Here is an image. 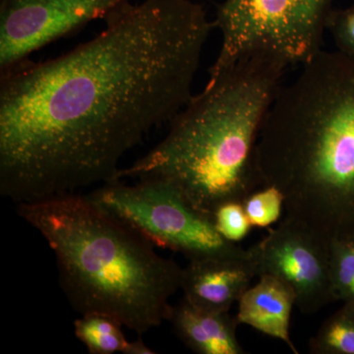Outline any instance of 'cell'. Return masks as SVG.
Wrapping results in <instances>:
<instances>
[{
  "label": "cell",
  "instance_id": "obj_5",
  "mask_svg": "<svg viewBox=\"0 0 354 354\" xmlns=\"http://www.w3.org/2000/svg\"><path fill=\"white\" fill-rule=\"evenodd\" d=\"M333 3L334 0H225L214 20L221 46L209 77L257 53L278 58L288 67L307 64L322 50Z\"/></svg>",
  "mask_w": 354,
  "mask_h": 354
},
{
  "label": "cell",
  "instance_id": "obj_14",
  "mask_svg": "<svg viewBox=\"0 0 354 354\" xmlns=\"http://www.w3.org/2000/svg\"><path fill=\"white\" fill-rule=\"evenodd\" d=\"M330 274L335 301L354 305V234L330 241Z\"/></svg>",
  "mask_w": 354,
  "mask_h": 354
},
{
  "label": "cell",
  "instance_id": "obj_18",
  "mask_svg": "<svg viewBox=\"0 0 354 354\" xmlns=\"http://www.w3.org/2000/svg\"><path fill=\"white\" fill-rule=\"evenodd\" d=\"M124 354H153V349L149 348L141 337L134 342H128L123 353Z\"/></svg>",
  "mask_w": 354,
  "mask_h": 354
},
{
  "label": "cell",
  "instance_id": "obj_8",
  "mask_svg": "<svg viewBox=\"0 0 354 354\" xmlns=\"http://www.w3.org/2000/svg\"><path fill=\"white\" fill-rule=\"evenodd\" d=\"M128 0H0V72Z\"/></svg>",
  "mask_w": 354,
  "mask_h": 354
},
{
  "label": "cell",
  "instance_id": "obj_2",
  "mask_svg": "<svg viewBox=\"0 0 354 354\" xmlns=\"http://www.w3.org/2000/svg\"><path fill=\"white\" fill-rule=\"evenodd\" d=\"M263 183L286 216L330 241L354 234V58L321 50L279 87L257 143Z\"/></svg>",
  "mask_w": 354,
  "mask_h": 354
},
{
  "label": "cell",
  "instance_id": "obj_10",
  "mask_svg": "<svg viewBox=\"0 0 354 354\" xmlns=\"http://www.w3.org/2000/svg\"><path fill=\"white\" fill-rule=\"evenodd\" d=\"M295 295L290 286L274 277H259L239 301L236 318L239 325L250 326L266 335L285 342L293 353H298L290 339V315Z\"/></svg>",
  "mask_w": 354,
  "mask_h": 354
},
{
  "label": "cell",
  "instance_id": "obj_11",
  "mask_svg": "<svg viewBox=\"0 0 354 354\" xmlns=\"http://www.w3.org/2000/svg\"><path fill=\"white\" fill-rule=\"evenodd\" d=\"M181 342L198 354L245 353L236 337L239 324L228 312H212L183 299L169 319Z\"/></svg>",
  "mask_w": 354,
  "mask_h": 354
},
{
  "label": "cell",
  "instance_id": "obj_4",
  "mask_svg": "<svg viewBox=\"0 0 354 354\" xmlns=\"http://www.w3.org/2000/svg\"><path fill=\"white\" fill-rule=\"evenodd\" d=\"M55 253L60 283L81 315L115 319L142 337L169 321L183 268L80 193L17 205Z\"/></svg>",
  "mask_w": 354,
  "mask_h": 354
},
{
  "label": "cell",
  "instance_id": "obj_12",
  "mask_svg": "<svg viewBox=\"0 0 354 354\" xmlns=\"http://www.w3.org/2000/svg\"><path fill=\"white\" fill-rule=\"evenodd\" d=\"M123 326L111 317L85 314L74 322V332L91 354L123 353L127 339Z\"/></svg>",
  "mask_w": 354,
  "mask_h": 354
},
{
  "label": "cell",
  "instance_id": "obj_6",
  "mask_svg": "<svg viewBox=\"0 0 354 354\" xmlns=\"http://www.w3.org/2000/svg\"><path fill=\"white\" fill-rule=\"evenodd\" d=\"M87 195L153 245L183 254L189 261L250 258L249 249L223 239L208 216L162 179H138L129 185L118 179Z\"/></svg>",
  "mask_w": 354,
  "mask_h": 354
},
{
  "label": "cell",
  "instance_id": "obj_13",
  "mask_svg": "<svg viewBox=\"0 0 354 354\" xmlns=\"http://www.w3.org/2000/svg\"><path fill=\"white\" fill-rule=\"evenodd\" d=\"M315 354H354V305L344 304L310 341Z\"/></svg>",
  "mask_w": 354,
  "mask_h": 354
},
{
  "label": "cell",
  "instance_id": "obj_15",
  "mask_svg": "<svg viewBox=\"0 0 354 354\" xmlns=\"http://www.w3.org/2000/svg\"><path fill=\"white\" fill-rule=\"evenodd\" d=\"M243 206L252 227H267L281 218L285 196L276 186L266 185L249 195Z\"/></svg>",
  "mask_w": 354,
  "mask_h": 354
},
{
  "label": "cell",
  "instance_id": "obj_7",
  "mask_svg": "<svg viewBox=\"0 0 354 354\" xmlns=\"http://www.w3.org/2000/svg\"><path fill=\"white\" fill-rule=\"evenodd\" d=\"M330 241L304 221L286 216L259 243L249 248L256 277H274L295 295V305L312 315L334 302Z\"/></svg>",
  "mask_w": 354,
  "mask_h": 354
},
{
  "label": "cell",
  "instance_id": "obj_17",
  "mask_svg": "<svg viewBox=\"0 0 354 354\" xmlns=\"http://www.w3.org/2000/svg\"><path fill=\"white\" fill-rule=\"evenodd\" d=\"M337 51L354 58V6L333 9L327 22Z\"/></svg>",
  "mask_w": 354,
  "mask_h": 354
},
{
  "label": "cell",
  "instance_id": "obj_16",
  "mask_svg": "<svg viewBox=\"0 0 354 354\" xmlns=\"http://www.w3.org/2000/svg\"><path fill=\"white\" fill-rule=\"evenodd\" d=\"M212 221L218 234L232 243L245 239L252 227L247 218L243 203L239 201L221 204L214 212Z\"/></svg>",
  "mask_w": 354,
  "mask_h": 354
},
{
  "label": "cell",
  "instance_id": "obj_1",
  "mask_svg": "<svg viewBox=\"0 0 354 354\" xmlns=\"http://www.w3.org/2000/svg\"><path fill=\"white\" fill-rule=\"evenodd\" d=\"M66 55L1 73L0 193L16 204L116 180L187 104L214 21L192 0L125 1Z\"/></svg>",
  "mask_w": 354,
  "mask_h": 354
},
{
  "label": "cell",
  "instance_id": "obj_9",
  "mask_svg": "<svg viewBox=\"0 0 354 354\" xmlns=\"http://www.w3.org/2000/svg\"><path fill=\"white\" fill-rule=\"evenodd\" d=\"M255 277L250 258L190 260L183 269L181 290L184 299L199 308L228 312L250 288Z\"/></svg>",
  "mask_w": 354,
  "mask_h": 354
},
{
  "label": "cell",
  "instance_id": "obj_3",
  "mask_svg": "<svg viewBox=\"0 0 354 354\" xmlns=\"http://www.w3.org/2000/svg\"><path fill=\"white\" fill-rule=\"evenodd\" d=\"M286 68L278 58L257 53L209 77L172 118L164 140L120 169L116 180L162 179L211 221L223 203H243L264 187L258 138Z\"/></svg>",
  "mask_w": 354,
  "mask_h": 354
}]
</instances>
